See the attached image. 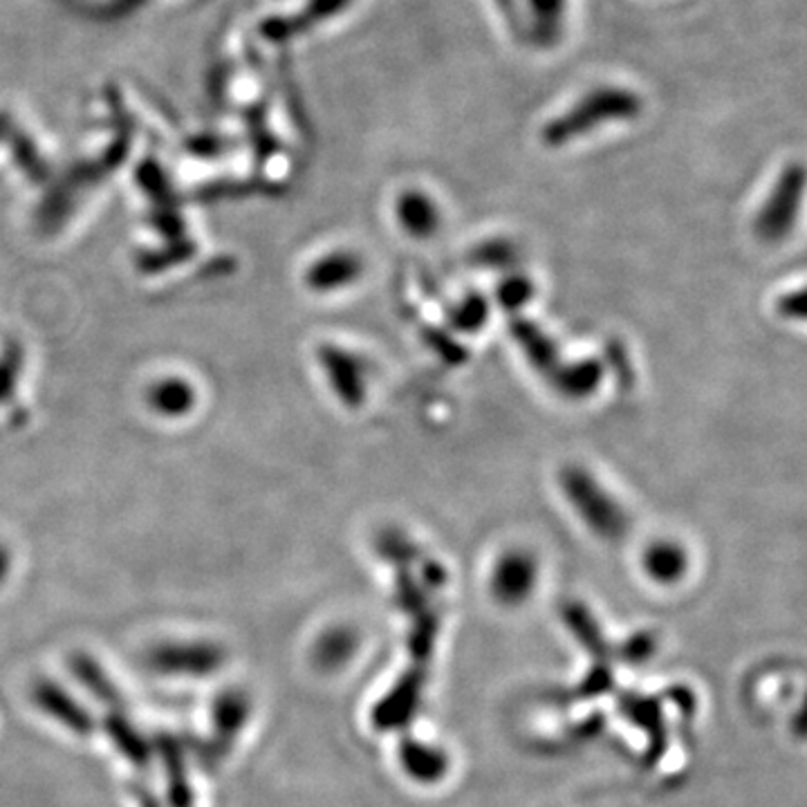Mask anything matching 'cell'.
I'll return each instance as SVG.
<instances>
[{
    "instance_id": "17",
    "label": "cell",
    "mask_w": 807,
    "mask_h": 807,
    "mask_svg": "<svg viewBox=\"0 0 807 807\" xmlns=\"http://www.w3.org/2000/svg\"><path fill=\"white\" fill-rule=\"evenodd\" d=\"M151 401L158 411L166 416H180L193 404V395L184 381H160L151 390Z\"/></svg>"
},
{
    "instance_id": "10",
    "label": "cell",
    "mask_w": 807,
    "mask_h": 807,
    "mask_svg": "<svg viewBox=\"0 0 807 807\" xmlns=\"http://www.w3.org/2000/svg\"><path fill=\"white\" fill-rule=\"evenodd\" d=\"M689 552L678 541H655L642 555L644 574L659 585H676L689 572Z\"/></svg>"
},
{
    "instance_id": "2",
    "label": "cell",
    "mask_w": 807,
    "mask_h": 807,
    "mask_svg": "<svg viewBox=\"0 0 807 807\" xmlns=\"http://www.w3.org/2000/svg\"><path fill=\"white\" fill-rule=\"evenodd\" d=\"M561 489L583 525L603 541H620L631 529V518L620 501L583 466L570 464L561 471Z\"/></svg>"
},
{
    "instance_id": "9",
    "label": "cell",
    "mask_w": 807,
    "mask_h": 807,
    "mask_svg": "<svg viewBox=\"0 0 807 807\" xmlns=\"http://www.w3.org/2000/svg\"><path fill=\"white\" fill-rule=\"evenodd\" d=\"M364 272V260L351 251H332L327 256H321L312 267L308 269V286L314 292H336L353 286Z\"/></svg>"
},
{
    "instance_id": "22",
    "label": "cell",
    "mask_w": 807,
    "mask_h": 807,
    "mask_svg": "<svg viewBox=\"0 0 807 807\" xmlns=\"http://www.w3.org/2000/svg\"><path fill=\"white\" fill-rule=\"evenodd\" d=\"M427 344L444 359V362H449V364H460V362H464V357H466V353H464V348L462 346H458L453 340H451V336H449V340H446V336L444 334H440L438 330H429V334H427Z\"/></svg>"
},
{
    "instance_id": "23",
    "label": "cell",
    "mask_w": 807,
    "mask_h": 807,
    "mask_svg": "<svg viewBox=\"0 0 807 807\" xmlns=\"http://www.w3.org/2000/svg\"><path fill=\"white\" fill-rule=\"evenodd\" d=\"M778 312L785 319L803 321L805 319V292L803 290H796V292L783 294L781 301H778Z\"/></svg>"
},
{
    "instance_id": "26",
    "label": "cell",
    "mask_w": 807,
    "mask_h": 807,
    "mask_svg": "<svg viewBox=\"0 0 807 807\" xmlns=\"http://www.w3.org/2000/svg\"><path fill=\"white\" fill-rule=\"evenodd\" d=\"M8 566H10V557H8V552L3 548H0V579H3L8 574Z\"/></svg>"
},
{
    "instance_id": "6",
    "label": "cell",
    "mask_w": 807,
    "mask_h": 807,
    "mask_svg": "<svg viewBox=\"0 0 807 807\" xmlns=\"http://www.w3.org/2000/svg\"><path fill=\"white\" fill-rule=\"evenodd\" d=\"M509 332L514 336V342L518 344V348L523 351L525 359L529 362V366L544 375V379L548 381L555 370L563 364V357L559 353L557 342L552 340L550 334H546L541 327H538L534 321L523 319V316H514L509 323Z\"/></svg>"
},
{
    "instance_id": "15",
    "label": "cell",
    "mask_w": 807,
    "mask_h": 807,
    "mask_svg": "<svg viewBox=\"0 0 807 807\" xmlns=\"http://www.w3.org/2000/svg\"><path fill=\"white\" fill-rule=\"evenodd\" d=\"M39 704L43 707V711H47L58 722H63L65 727H71L75 731H88V727H90L84 709L77 707L75 702H71V698H67L56 687L41 685L39 687Z\"/></svg>"
},
{
    "instance_id": "13",
    "label": "cell",
    "mask_w": 807,
    "mask_h": 807,
    "mask_svg": "<svg viewBox=\"0 0 807 807\" xmlns=\"http://www.w3.org/2000/svg\"><path fill=\"white\" fill-rule=\"evenodd\" d=\"M527 6L534 43L541 47L557 45L566 23V0H527Z\"/></svg>"
},
{
    "instance_id": "5",
    "label": "cell",
    "mask_w": 807,
    "mask_h": 807,
    "mask_svg": "<svg viewBox=\"0 0 807 807\" xmlns=\"http://www.w3.org/2000/svg\"><path fill=\"white\" fill-rule=\"evenodd\" d=\"M319 364L325 370L330 386L346 407L355 409L366 399V364L357 355L340 346H321Z\"/></svg>"
},
{
    "instance_id": "1",
    "label": "cell",
    "mask_w": 807,
    "mask_h": 807,
    "mask_svg": "<svg viewBox=\"0 0 807 807\" xmlns=\"http://www.w3.org/2000/svg\"><path fill=\"white\" fill-rule=\"evenodd\" d=\"M642 115V99L628 88L601 86L581 97L570 110L550 119L541 132L550 149L568 147L603 123L633 121Z\"/></svg>"
},
{
    "instance_id": "18",
    "label": "cell",
    "mask_w": 807,
    "mask_h": 807,
    "mask_svg": "<svg viewBox=\"0 0 807 807\" xmlns=\"http://www.w3.org/2000/svg\"><path fill=\"white\" fill-rule=\"evenodd\" d=\"M534 297V283L523 275H509L496 290V301L501 308L516 312L529 303Z\"/></svg>"
},
{
    "instance_id": "21",
    "label": "cell",
    "mask_w": 807,
    "mask_h": 807,
    "mask_svg": "<svg viewBox=\"0 0 807 807\" xmlns=\"http://www.w3.org/2000/svg\"><path fill=\"white\" fill-rule=\"evenodd\" d=\"M379 552L392 561H409L416 555V546L399 531H386L379 536Z\"/></svg>"
},
{
    "instance_id": "16",
    "label": "cell",
    "mask_w": 807,
    "mask_h": 807,
    "mask_svg": "<svg viewBox=\"0 0 807 807\" xmlns=\"http://www.w3.org/2000/svg\"><path fill=\"white\" fill-rule=\"evenodd\" d=\"M489 303L478 294H469L449 310V325L460 332H478L487 325Z\"/></svg>"
},
{
    "instance_id": "7",
    "label": "cell",
    "mask_w": 807,
    "mask_h": 807,
    "mask_svg": "<svg viewBox=\"0 0 807 807\" xmlns=\"http://www.w3.org/2000/svg\"><path fill=\"white\" fill-rule=\"evenodd\" d=\"M153 666L180 676H207L223 661L220 648L214 644H164L153 657Z\"/></svg>"
},
{
    "instance_id": "14",
    "label": "cell",
    "mask_w": 807,
    "mask_h": 807,
    "mask_svg": "<svg viewBox=\"0 0 807 807\" xmlns=\"http://www.w3.org/2000/svg\"><path fill=\"white\" fill-rule=\"evenodd\" d=\"M357 650V635L348 628H334L325 633L316 648H314V661L325 670L342 668Z\"/></svg>"
},
{
    "instance_id": "25",
    "label": "cell",
    "mask_w": 807,
    "mask_h": 807,
    "mask_svg": "<svg viewBox=\"0 0 807 807\" xmlns=\"http://www.w3.org/2000/svg\"><path fill=\"white\" fill-rule=\"evenodd\" d=\"M501 12L507 17V23L512 25V30H520V19H518V10H516V0H496Z\"/></svg>"
},
{
    "instance_id": "4",
    "label": "cell",
    "mask_w": 807,
    "mask_h": 807,
    "mask_svg": "<svg viewBox=\"0 0 807 807\" xmlns=\"http://www.w3.org/2000/svg\"><path fill=\"white\" fill-rule=\"evenodd\" d=\"M538 581V561L527 550H507L498 557L492 570L489 588L498 603L520 605L525 603Z\"/></svg>"
},
{
    "instance_id": "24",
    "label": "cell",
    "mask_w": 807,
    "mask_h": 807,
    "mask_svg": "<svg viewBox=\"0 0 807 807\" xmlns=\"http://www.w3.org/2000/svg\"><path fill=\"white\" fill-rule=\"evenodd\" d=\"M655 650V639H653V635L650 633H642V635H637L631 644H628V648H626V657L628 659H646V657H650V653Z\"/></svg>"
},
{
    "instance_id": "11",
    "label": "cell",
    "mask_w": 807,
    "mask_h": 807,
    "mask_svg": "<svg viewBox=\"0 0 807 807\" xmlns=\"http://www.w3.org/2000/svg\"><path fill=\"white\" fill-rule=\"evenodd\" d=\"M603 364L594 357H585L579 362H563L555 375L548 379V384L566 399H588L596 392V388L603 381Z\"/></svg>"
},
{
    "instance_id": "19",
    "label": "cell",
    "mask_w": 807,
    "mask_h": 807,
    "mask_svg": "<svg viewBox=\"0 0 807 807\" xmlns=\"http://www.w3.org/2000/svg\"><path fill=\"white\" fill-rule=\"evenodd\" d=\"M471 260L481 267L507 269L516 260V247L509 240H487L471 251Z\"/></svg>"
},
{
    "instance_id": "3",
    "label": "cell",
    "mask_w": 807,
    "mask_h": 807,
    "mask_svg": "<svg viewBox=\"0 0 807 807\" xmlns=\"http://www.w3.org/2000/svg\"><path fill=\"white\" fill-rule=\"evenodd\" d=\"M803 191H805L803 166L800 164L785 166V171L778 175L770 197L765 200V205L761 207L756 223H754L756 236L761 240L776 245L792 234V229L798 220Z\"/></svg>"
},
{
    "instance_id": "12",
    "label": "cell",
    "mask_w": 807,
    "mask_h": 807,
    "mask_svg": "<svg viewBox=\"0 0 807 807\" xmlns=\"http://www.w3.org/2000/svg\"><path fill=\"white\" fill-rule=\"evenodd\" d=\"M399 763L413 781L424 785L438 783L449 770V758L442 750L416 738H404L399 743Z\"/></svg>"
},
{
    "instance_id": "20",
    "label": "cell",
    "mask_w": 807,
    "mask_h": 807,
    "mask_svg": "<svg viewBox=\"0 0 807 807\" xmlns=\"http://www.w3.org/2000/svg\"><path fill=\"white\" fill-rule=\"evenodd\" d=\"M247 718V702L245 698L238 696H225L220 698L218 707H216V722L223 731L232 733L236 731Z\"/></svg>"
},
{
    "instance_id": "8",
    "label": "cell",
    "mask_w": 807,
    "mask_h": 807,
    "mask_svg": "<svg viewBox=\"0 0 807 807\" xmlns=\"http://www.w3.org/2000/svg\"><path fill=\"white\" fill-rule=\"evenodd\" d=\"M395 214L399 227L416 240L433 238L442 225V212L438 202L429 193L418 189L404 191L397 197Z\"/></svg>"
}]
</instances>
